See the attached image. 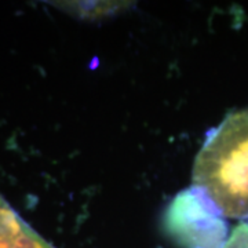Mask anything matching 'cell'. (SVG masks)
<instances>
[{"label":"cell","mask_w":248,"mask_h":248,"mask_svg":"<svg viewBox=\"0 0 248 248\" xmlns=\"http://www.w3.org/2000/svg\"><path fill=\"white\" fill-rule=\"evenodd\" d=\"M192 182L226 219L248 221V108L231 112L207 134Z\"/></svg>","instance_id":"obj_1"},{"label":"cell","mask_w":248,"mask_h":248,"mask_svg":"<svg viewBox=\"0 0 248 248\" xmlns=\"http://www.w3.org/2000/svg\"><path fill=\"white\" fill-rule=\"evenodd\" d=\"M166 228L184 248H223L229 239L226 218L195 187L181 192L170 204Z\"/></svg>","instance_id":"obj_2"},{"label":"cell","mask_w":248,"mask_h":248,"mask_svg":"<svg viewBox=\"0 0 248 248\" xmlns=\"http://www.w3.org/2000/svg\"><path fill=\"white\" fill-rule=\"evenodd\" d=\"M0 248H53L0 197Z\"/></svg>","instance_id":"obj_3"},{"label":"cell","mask_w":248,"mask_h":248,"mask_svg":"<svg viewBox=\"0 0 248 248\" xmlns=\"http://www.w3.org/2000/svg\"><path fill=\"white\" fill-rule=\"evenodd\" d=\"M223 248H248V221H241L234 226Z\"/></svg>","instance_id":"obj_4"}]
</instances>
